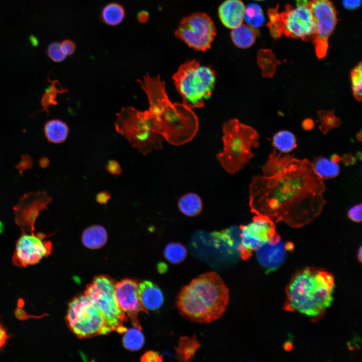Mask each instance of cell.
<instances>
[{"mask_svg": "<svg viewBox=\"0 0 362 362\" xmlns=\"http://www.w3.org/2000/svg\"><path fill=\"white\" fill-rule=\"evenodd\" d=\"M262 171L249 185L251 212L296 228L321 214L326 203L325 187L312 162L274 149Z\"/></svg>", "mask_w": 362, "mask_h": 362, "instance_id": "cell-1", "label": "cell"}, {"mask_svg": "<svg viewBox=\"0 0 362 362\" xmlns=\"http://www.w3.org/2000/svg\"><path fill=\"white\" fill-rule=\"evenodd\" d=\"M137 81L149 101V109L143 114L152 130L173 145L191 141L199 129L198 118L192 109L183 103L170 101L165 81L159 75L151 77L147 73Z\"/></svg>", "mask_w": 362, "mask_h": 362, "instance_id": "cell-2", "label": "cell"}, {"mask_svg": "<svg viewBox=\"0 0 362 362\" xmlns=\"http://www.w3.org/2000/svg\"><path fill=\"white\" fill-rule=\"evenodd\" d=\"M229 290L221 277L214 272L200 275L179 293L176 305L184 317L198 323L219 318L229 303Z\"/></svg>", "mask_w": 362, "mask_h": 362, "instance_id": "cell-3", "label": "cell"}, {"mask_svg": "<svg viewBox=\"0 0 362 362\" xmlns=\"http://www.w3.org/2000/svg\"><path fill=\"white\" fill-rule=\"evenodd\" d=\"M334 289V278L329 273L310 267L299 270L286 288L285 309L318 319L330 306Z\"/></svg>", "mask_w": 362, "mask_h": 362, "instance_id": "cell-4", "label": "cell"}, {"mask_svg": "<svg viewBox=\"0 0 362 362\" xmlns=\"http://www.w3.org/2000/svg\"><path fill=\"white\" fill-rule=\"evenodd\" d=\"M223 132V151L216 157L223 168L234 174L254 157L251 148L259 146V136L254 129L237 119L225 122Z\"/></svg>", "mask_w": 362, "mask_h": 362, "instance_id": "cell-5", "label": "cell"}, {"mask_svg": "<svg viewBox=\"0 0 362 362\" xmlns=\"http://www.w3.org/2000/svg\"><path fill=\"white\" fill-rule=\"evenodd\" d=\"M172 79L183 104L192 109L205 106L215 87L216 75L211 67L194 59L181 64Z\"/></svg>", "mask_w": 362, "mask_h": 362, "instance_id": "cell-6", "label": "cell"}, {"mask_svg": "<svg viewBox=\"0 0 362 362\" xmlns=\"http://www.w3.org/2000/svg\"><path fill=\"white\" fill-rule=\"evenodd\" d=\"M307 0H297L296 7L288 4L284 11L279 13L277 8L268 11L267 24L270 34L275 39L283 35L303 41L312 40L315 25Z\"/></svg>", "mask_w": 362, "mask_h": 362, "instance_id": "cell-7", "label": "cell"}, {"mask_svg": "<svg viewBox=\"0 0 362 362\" xmlns=\"http://www.w3.org/2000/svg\"><path fill=\"white\" fill-rule=\"evenodd\" d=\"M116 116V131L140 153L146 155L153 149L162 148V136L152 130L143 112L132 107H122Z\"/></svg>", "mask_w": 362, "mask_h": 362, "instance_id": "cell-8", "label": "cell"}, {"mask_svg": "<svg viewBox=\"0 0 362 362\" xmlns=\"http://www.w3.org/2000/svg\"><path fill=\"white\" fill-rule=\"evenodd\" d=\"M66 319L70 330L80 338L106 335L113 331L85 294L75 297L69 303Z\"/></svg>", "mask_w": 362, "mask_h": 362, "instance_id": "cell-9", "label": "cell"}, {"mask_svg": "<svg viewBox=\"0 0 362 362\" xmlns=\"http://www.w3.org/2000/svg\"><path fill=\"white\" fill-rule=\"evenodd\" d=\"M116 283L108 276H97L86 286L84 294L92 300L112 330L123 333L127 329L124 322L128 317L117 303L115 295Z\"/></svg>", "mask_w": 362, "mask_h": 362, "instance_id": "cell-10", "label": "cell"}, {"mask_svg": "<svg viewBox=\"0 0 362 362\" xmlns=\"http://www.w3.org/2000/svg\"><path fill=\"white\" fill-rule=\"evenodd\" d=\"M174 34L189 47L205 52L211 48L216 32L214 24L207 14L196 12L181 20Z\"/></svg>", "mask_w": 362, "mask_h": 362, "instance_id": "cell-11", "label": "cell"}, {"mask_svg": "<svg viewBox=\"0 0 362 362\" xmlns=\"http://www.w3.org/2000/svg\"><path fill=\"white\" fill-rule=\"evenodd\" d=\"M315 25L312 39L316 55L324 58L328 49V39L337 22V12L330 0H310L307 2Z\"/></svg>", "mask_w": 362, "mask_h": 362, "instance_id": "cell-12", "label": "cell"}, {"mask_svg": "<svg viewBox=\"0 0 362 362\" xmlns=\"http://www.w3.org/2000/svg\"><path fill=\"white\" fill-rule=\"evenodd\" d=\"M240 229L241 242L238 250L244 260L265 243H275L281 240L276 231L275 222L265 216H254L249 224L240 225Z\"/></svg>", "mask_w": 362, "mask_h": 362, "instance_id": "cell-13", "label": "cell"}, {"mask_svg": "<svg viewBox=\"0 0 362 362\" xmlns=\"http://www.w3.org/2000/svg\"><path fill=\"white\" fill-rule=\"evenodd\" d=\"M52 235L42 232L23 233L16 242L12 258L13 263L25 267L37 264L43 257L48 256L52 251V244L45 239Z\"/></svg>", "mask_w": 362, "mask_h": 362, "instance_id": "cell-14", "label": "cell"}, {"mask_svg": "<svg viewBox=\"0 0 362 362\" xmlns=\"http://www.w3.org/2000/svg\"><path fill=\"white\" fill-rule=\"evenodd\" d=\"M115 295L119 308L130 319L133 327L141 330L138 315L141 312H148L142 302L138 281L125 279L116 283Z\"/></svg>", "mask_w": 362, "mask_h": 362, "instance_id": "cell-15", "label": "cell"}, {"mask_svg": "<svg viewBox=\"0 0 362 362\" xmlns=\"http://www.w3.org/2000/svg\"><path fill=\"white\" fill-rule=\"evenodd\" d=\"M52 199L45 192L26 194L14 208L16 223L23 233L34 232L35 223L41 211L47 209Z\"/></svg>", "mask_w": 362, "mask_h": 362, "instance_id": "cell-16", "label": "cell"}, {"mask_svg": "<svg viewBox=\"0 0 362 362\" xmlns=\"http://www.w3.org/2000/svg\"><path fill=\"white\" fill-rule=\"evenodd\" d=\"M293 247L290 242L285 243L280 240L275 243H265L256 251L259 262L269 270L277 268L285 261L288 250Z\"/></svg>", "mask_w": 362, "mask_h": 362, "instance_id": "cell-17", "label": "cell"}, {"mask_svg": "<svg viewBox=\"0 0 362 362\" xmlns=\"http://www.w3.org/2000/svg\"><path fill=\"white\" fill-rule=\"evenodd\" d=\"M245 9L241 0H225L218 8L219 18L224 26L232 29L242 24Z\"/></svg>", "mask_w": 362, "mask_h": 362, "instance_id": "cell-18", "label": "cell"}, {"mask_svg": "<svg viewBox=\"0 0 362 362\" xmlns=\"http://www.w3.org/2000/svg\"><path fill=\"white\" fill-rule=\"evenodd\" d=\"M141 299L144 307L148 310H156L162 305L163 294L157 286L148 281L139 283Z\"/></svg>", "mask_w": 362, "mask_h": 362, "instance_id": "cell-19", "label": "cell"}, {"mask_svg": "<svg viewBox=\"0 0 362 362\" xmlns=\"http://www.w3.org/2000/svg\"><path fill=\"white\" fill-rule=\"evenodd\" d=\"M108 238L106 229L101 225H94L87 227L83 230L81 242L87 248L97 249L105 245Z\"/></svg>", "mask_w": 362, "mask_h": 362, "instance_id": "cell-20", "label": "cell"}, {"mask_svg": "<svg viewBox=\"0 0 362 362\" xmlns=\"http://www.w3.org/2000/svg\"><path fill=\"white\" fill-rule=\"evenodd\" d=\"M230 36L233 44L237 47L246 49L255 42L257 32L255 28L246 24H241L232 29Z\"/></svg>", "mask_w": 362, "mask_h": 362, "instance_id": "cell-21", "label": "cell"}, {"mask_svg": "<svg viewBox=\"0 0 362 362\" xmlns=\"http://www.w3.org/2000/svg\"><path fill=\"white\" fill-rule=\"evenodd\" d=\"M44 130L47 140L54 143L64 141L69 132L66 124L59 120H52L47 122L44 126Z\"/></svg>", "mask_w": 362, "mask_h": 362, "instance_id": "cell-22", "label": "cell"}, {"mask_svg": "<svg viewBox=\"0 0 362 362\" xmlns=\"http://www.w3.org/2000/svg\"><path fill=\"white\" fill-rule=\"evenodd\" d=\"M338 162L331 158L329 160L324 157H318L312 162L317 174L322 179L333 178L338 175L340 168Z\"/></svg>", "mask_w": 362, "mask_h": 362, "instance_id": "cell-23", "label": "cell"}, {"mask_svg": "<svg viewBox=\"0 0 362 362\" xmlns=\"http://www.w3.org/2000/svg\"><path fill=\"white\" fill-rule=\"evenodd\" d=\"M178 207L180 212L188 216H196L202 209V202L200 197L190 193L183 196L178 200Z\"/></svg>", "mask_w": 362, "mask_h": 362, "instance_id": "cell-24", "label": "cell"}, {"mask_svg": "<svg viewBox=\"0 0 362 362\" xmlns=\"http://www.w3.org/2000/svg\"><path fill=\"white\" fill-rule=\"evenodd\" d=\"M124 8L117 3L106 5L102 11L101 17L104 22L109 26H115L120 24L125 17Z\"/></svg>", "mask_w": 362, "mask_h": 362, "instance_id": "cell-25", "label": "cell"}, {"mask_svg": "<svg viewBox=\"0 0 362 362\" xmlns=\"http://www.w3.org/2000/svg\"><path fill=\"white\" fill-rule=\"evenodd\" d=\"M51 84L46 89L41 101V104L43 110L45 111L47 115H49V109L51 105H56V97L58 94H61L68 92L66 88H64L57 80H51L48 78Z\"/></svg>", "mask_w": 362, "mask_h": 362, "instance_id": "cell-26", "label": "cell"}, {"mask_svg": "<svg viewBox=\"0 0 362 362\" xmlns=\"http://www.w3.org/2000/svg\"><path fill=\"white\" fill-rule=\"evenodd\" d=\"M257 63L261 68L262 75L264 77H272L276 72L278 61L269 50L260 49L257 54Z\"/></svg>", "mask_w": 362, "mask_h": 362, "instance_id": "cell-27", "label": "cell"}, {"mask_svg": "<svg viewBox=\"0 0 362 362\" xmlns=\"http://www.w3.org/2000/svg\"><path fill=\"white\" fill-rule=\"evenodd\" d=\"M273 144L282 153L290 152L297 146L294 135L286 130L281 131L274 135Z\"/></svg>", "mask_w": 362, "mask_h": 362, "instance_id": "cell-28", "label": "cell"}, {"mask_svg": "<svg viewBox=\"0 0 362 362\" xmlns=\"http://www.w3.org/2000/svg\"><path fill=\"white\" fill-rule=\"evenodd\" d=\"M124 333L122 342L125 348L135 351L142 348L144 343V337L141 329L133 327L127 329Z\"/></svg>", "mask_w": 362, "mask_h": 362, "instance_id": "cell-29", "label": "cell"}, {"mask_svg": "<svg viewBox=\"0 0 362 362\" xmlns=\"http://www.w3.org/2000/svg\"><path fill=\"white\" fill-rule=\"evenodd\" d=\"M243 20L255 29L260 27L264 21L261 8L256 4H249L245 7Z\"/></svg>", "mask_w": 362, "mask_h": 362, "instance_id": "cell-30", "label": "cell"}, {"mask_svg": "<svg viewBox=\"0 0 362 362\" xmlns=\"http://www.w3.org/2000/svg\"><path fill=\"white\" fill-rule=\"evenodd\" d=\"M187 254L185 246L178 242H170L166 246L164 255L170 263H179L184 261Z\"/></svg>", "mask_w": 362, "mask_h": 362, "instance_id": "cell-31", "label": "cell"}, {"mask_svg": "<svg viewBox=\"0 0 362 362\" xmlns=\"http://www.w3.org/2000/svg\"><path fill=\"white\" fill-rule=\"evenodd\" d=\"M361 62H360L351 71L350 80L354 97L358 101L361 100L362 71Z\"/></svg>", "mask_w": 362, "mask_h": 362, "instance_id": "cell-32", "label": "cell"}, {"mask_svg": "<svg viewBox=\"0 0 362 362\" xmlns=\"http://www.w3.org/2000/svg\"><path fill=\"white\" fill-rule=\"evenodd\" d=\"M318 114L321 122L320 129L323 133H327L341 124L339 119L332 112L321 111Z\"/></svg>", "mask_w": 362, "mask_h": 362, "instance_id": "cell-33", "label": "cell"}, {"mask_svg": "<svg viewBox=\"0 0 362 362\" xmlns=\"http://www.w3.org/2000/svg\"><path fill=\"white\" fill-rule=\"evenodd\" d=\"M198 346V342L193 339L182 338L177 350L178 355L185 360L189 359L193 356Z\"/></svg>", "mask_w": 362, "mask_h": 362, "instance_id": "cell-34", "label": "cell"}, {"mask_svg": "<svg viewBox=\"0 0 362 362\" xmlns=\"http://www.w3.org/2000/svg\"><path fill=\"white\" fill-rule=\"evenodd\" d=\"M47 54L51 60L56 62L63 61L67 56L62 52L60 43L58 42H53L48 46Z\"/></svg>", "mask_w": 362, "mask_h": 362, "instance_id": "cell-35", "label": "cell"}, {"mask_svg": "<svg viewBox=\"0 0 362 362\" xmlns=\"http://www.w3.org/2000/svg\"><path fill=\"white\" fill-rule=\"evenodd\" d=\"M349 218L353 221L360 222L362 219V205L360 203L351 207L348 211Z\"/></svg>", "mask_w": 362, "mask_h": 362, "instance_id": "cell-36", "label": "cell"}, {"mask_svg": "<svg viewBox=\"0 0 362 362\" xmlns=\"http://www.w3.org/2000/svg\"><path fill=\"white\" fill-rule=\"evenodd\" d=\"M105 168L109 173L117 177L119 176L122 172L120 164L115 160H109Z\"/></svg>", "mask_w": 362, "mask_h": 362, "instance_id": "cell-37", "label": "cell"}, {"mask_svg": "<svg viewBox=\"0 0 362 362\" xmlns=\"http://www.w3.org/2000/svg\"><path fill=\"white\" fill-rule=\"evenodd\" d=\"M60 47L64 54L67 56L72 54L75 51L76 46L70 40H64L60 43Z\"/></svg>", "mask_w": 362, "mask_h": 362, "instance_id": "cell-38", "label": "cell"}, {"mask_svg": "<svg viewBox=\"0 0 362 362\" xmlns=\"http://www.w3.org/2000/svg\"><path fill=\"white\" fill-rule=\"evenodd\" d=\"M141 361H162V357L156 352L153 351H148L146 352L141 357Z\"/></svg>", "mask_w": 362, "mask_h": 362, "instance_id": "cell-39", "label": "cell"}, {"mask_svg": "<svg viewBox=\"0 0 362 362\" xmlns=\"http://www.w3.org/2000/svg\"><path fill=\"white\" fill-rule=\"evenodd\" d=\"M32 164V161L31 157L28 155H24L22 156L21 161L17 165V168L20 172H22L24 169L31 168Z\"/></svg>", "mask_w": 362, "mask_h": 362, "instance_id": "cell-40", "label": "cell"}, {"mask_svg": "<svg viewBox=\"0 0 362 362\" xmlns=\"http://www.w3.org/2000/svg\"><path fill=\"white\" fill-rule=\"evenodd\" d=\"M109 192L104 191L99 193L96 197V201L100 204L106 205L111 198Z\"/></svg>", "mask_w": 362, "mask_h": 362, "instance_id": "cell-41", "label": "cell"}, {"mask_svg": "<svg viewBox=\"0 0 362 362\" xmlns=\"http://www.w3.org/2000/svg\"><path fill=\"white\" fill-rule=\"evenodd\" d=\"M361 0H342L344 7L348 10H354L359 7Z\"/></svg>", "mask_w": 362, "mask_h": 362, "instance_id": "cell-42", "label": "cell"}, {"mask_svg": "<svg viewBox=\"0 0 362 362\" xmlns=\"http://www.w3.org/2000/svg\"><path fill=\"white\" fill-rule=\"evenodd\" d=\"M8 339L7 331L0 324V349L6 344Z\"/></svg>", "mask_w": 362, "mask_h": 362, "instance_id": "cell-43", "label": "cell"}, {"mask_svg": "<svg viewBox=\"0 0 362 362\" xmlns=\"http://www.w3.org/2000/svg\"><path fill=\"white\" fill-rule=\"evenodd\" d=\"M149 15L148 13L144 11L140 12L137 15V19L141 23H144L147 21Z\"/></svg>", "mask_w": 362, "mask_h": 362, "instance_id": "cell-44", "label": "cell"}, {"mask_svg": "<svg viewBox=\"0 0 362 362\" xmlns=\"http://www.w3.org/2000/svg\"><path fill=\"white\" fill-rule=\"evenodd\" d=\"M302 126L304 129L308 130L312 129L314 127V123L312 120L307 119L303 122Z\"/></svg>", "mask_w": 362, "mask_h": 362, "instance_id": "cell-45", "label": "cell"}, {"mask_svg": "<svg viewBox=\"0 0 362 362\" xmlns=\"http://www.w3.org/2000/svg\"><path fill=\"white\" fill-rule=\"evenodd\" d=\"M49 163V159L46 157L42 158L39 161L40 165L43 167L47 166Z\"/></svg>", "mask_w": 362, "mask_h": 362, "instance_id": "cell-46", "label": "cell"}, {"mask_svg": "<svg viewBox=\"0 0 362 362\" xmlns=\"http://www.w3.org/2000/svg\"><path fill=\"white\" fill-rule=\"evenodd\" d=\"M358 258L360 261H361V246H360L358 251Z\"/></svg>", "mask_w": 362, "mask_h": 362, "instance_id": "cell-47", "label": "cell"}, {"mask_svg": "<svg viewBox=\"0 0 362 362\" xmlns=\"http://www.w3.org/2000/svg\"><path fill=\"white\" fill-rule=\"evenodd\" d=\"M4 230V226L2 222L0 221V234L3 232Z\"/></svg>", "mask_w": 362, "mask_h": 362, "instance_id": "cell-48", "label": "cell"}, {"mask_svg": "<svg viewBox=\"0 0 362 362\" xmlns=\"http://www.w3.org/2000/svg\"><path fill=\"white\" fill-rule=\"evenodd\" d=\"M256 1H262V0H256Z\"/></svg>", "mask_w": 362, "mask_h": 362, "instance_id": "cell-49", "label": "cell"}]
</instances>
